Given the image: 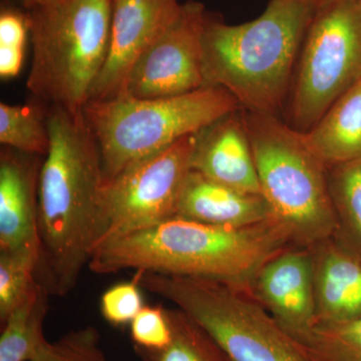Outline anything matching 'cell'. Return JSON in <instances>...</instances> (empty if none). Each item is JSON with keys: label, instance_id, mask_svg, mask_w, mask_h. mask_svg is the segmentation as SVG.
<instances>
[{"label": "cell", "instance_id": "obj_5", "mask_svg": "<svg viewBox=\"0 0 361 361\" xmlns=\"http://www.w3.org/2000/svg\"><path fill=\"white\" fill-rule=\"evenodd\" d=\"M261 192L272 218L290 234L294 245H316L338 231L330 195L329 166L303 133L279 116L242 109Z\"/></svg>", "mask_w": 361, "mask_h": 361}, {"label": "cell", "instance_id": "obj_7", "mask_svg": "<svg viewBox=\"0 0 361 361\" xmlns=\"http://www.w3.org/2000/svg\"><path fill=\"white\" fill-rule=\"evenodd\" d=\"M135 279L200 324L232 361H310L250 292L213 280L155 272H137Z\"/></svg>", "mask_w": 361, "mask_h": 361}, {"label": "cell", "instance_id": "obj_15", "mask_svg": "<svg viewBox=\"0 0 361 361\" xmlns=\"http://www.w3.org/2000/svg\"><path fill=\"white\" fill-rule=\"evenodd\" d=\"M310 249L317 323L361 318V255L336 235Z\"/></svg>", "mask_w": 361, "mask_h": 361}, {"label": "cell", "instance_id": "obj_12", "mask_svg": "<svg viewBox=\"0 0 361 361\" xmlns=\"http://www.w3.org/2000/svg\"><path fill=\"white\" fill-rule=\"evenodd\" d=\"M252 294L296 341L310 334L317 323L311 249L292 246L268 261Z\"/></svg>", "mask_w": 361, "mask_h": 361}, {"label": "cell", "instance_id": "obj_9", "mask_svg": "<svg viewBox=\"0 0 361 361\" xmlns=\"http://www.w3.org/2000/svg\"><path fill=\"white\" fill-rule=\"evenodd\" d=\"M195 135L133 164L104 185L97 247L176 218L192 170Z\"/></svg>", "mask_w": 361, "mask_h": 361}, {"label": "cell", "instance_id": "obj_21", "mask_svg": "<svg viewBox=\"0 0 361 361\" xmlns=\"http://www.w3.org/2000/svg\"><path fill=\"white\" fill-rule=\"evenodd\" d=\"M40 247L0 252V322L4 323L37 283Z\"/></svg>", "mask_w": 361, "mask_h": 361}, {"label": "cell", "instance_id": "obj_3", "mask_svg": "<svg viewBox=\"0 0 361 361\" xmlns=\"http://www.w3.org/2000/svg\"><path fill=\"white\" fill-rule=\"evenodd\" d=\"M316 0H270L256 20L229 25L207 20V87L227 90L243 110L279 116Z\"/></svg>", "mask_w": 361, "mask_h": 361}, {"label": "cell", "instance_id": "obj_20", "mask_svg": "<svg viewBox=\"0 0 361 361\" xmlns=\"http://www.w3.org/2000/svg\"><path fill=\"white\" fill-rule=\"evenodd\" d=\"M329 184L338 221L336 236L361 255V159L329 167Z\"/></svg>", "mask_w": 361, "mask_h": 361}, {"label": "cell", "instance_id": "obj_18", "mask_svg": "<svg viewBox=\"0 0 361 361\" xmlns=\"http://www.w3.org/2000/svg\"><path fill=\"white\" fill-rule=\"evenodd\" d=\"M51 293L37 281L25 301L1 324L0 361H30L45 338L44 324Z\"/></svg>", "mask_w": 361, "mask_h": 361}, {"label": "cell", "instance_id": "obj_2", "mask_svg": "<svg viewBox=\"0 0 361 361\" xmlns=\"http://www.w3.org/2000/svg\"><path fill=\"white\" fill-rule=\"evenodd\" d=\"M294 245L274 218L245 227H220L172 218L97 247L89 268L97 274L123 270L202 278L252 293L263 266Z\"/></svg>", "mask_w": 361, "mask_h": 361}, {"label": "cell", "instance_id": "obj_1", "mask_svg": "<svg viewBox=\"0 0 361 361\" xmlns=\"http://www.w3.org/2000/svg\"><path fill=\"white\" fill-rule=\"evenodd\" d=\"M51 145L39 175L37 280L51 295L77 286L99 245L104 186L101 155L84 111L51 106Z\"/></svg>", "mask_w": 361, "mask_h": 361}, {"label": "cell", "instance_id": "obj_24", "mask_svg": "<svg viewBox=\"0 0 361 361\" xmlns=\"http://www.w3.org/2000/svg\"><path fill=\"white\" fill-rule=\"evenodd\" d=\"M30 361H106L96 327L71 330L56 341L44 338Z\"/></svg>", "mask_w": 361, "mask_h": 361}, {"label": "cell", "instance_id": "obj_16", "mask_svg": "<svg viewBox=\"0 0 361 361\" xmlns=\"http://www.w3.org/2000/svg\"><path fill=\"white\" fill-rule=\"evenodd\" d=\"M220 227H245L272 217L262 195L243 193L197 171L188 175L176 218Z\"/></svg>", "mask_w": 361, "mask_h": 361}, {"label": "cell", "instance_id": "obj_17", "mask_svg": "<svg viewBox=\"0 0 361 361\" xmlns=\"http://www.w3.org/2000/svg\"><path fill=\"white\" fill-rule=\"evenodd\" d=\"M304 135L329 168L361 159V80L339 97Z\"/></svg>", "mask_w": 361, "mask_h": 361}, {"label": "cell", "instance_id": "obj_27", "mask_svg": "<svg viewBox=\"0 0 361 361\" xmlns=\"http://www.w3.org/2000/svg\"><path fill=\"white\" fill-rule=\"evenodd\" d=\"M130 325L134 346L161 349L172 339L166 308L161 306H144Z\"/></svg>", "mask_w": 361, "mask_h": 361}, {"label": "cell", "instance_id": "obj_19", "mask_svg": "<svg viewBox=\"0 0 361 361\" xmlns=\"http://www.w3.org/2000/svg\"><path fill=\"white\" fill-rule=\"evenodd\" d=\"M172 339L166 348L134 346L140 361H232L219 343L200 324L179 308L167 310Z\"/></svg>", "mask_w": 361, "mask_h": 361}, {"label": "cell", "instance_id": "obj_6", "mask_svg": "<svg viewBox=\"0 0 361 361\" xmlns=\"http://www.w3.org/2000/svg\"><path fill=\"white\" fill-rule=\"evenodd\" d=\"M240 109L227 90L211 85L176 97L137 99L123 94L87 102L84 115L99 147L106 185L133 164Z\"/></svg>", "mask_w": 361, "mask_h": 361}, {"label": "cell", "instance_id": "obj_26", "mask_svg": "<svg viewBox=\"0 0 361 361\" xmlns=\"http://www.w3.org/2000/svg\"><path fill=\"white\" fill-rule=\"evenodd\" d=\"M142 287L137 280L114 285L104 292L99 301L102 315L115 326L130 324L144 307Z\"/></svg>", "mask_w": 361, "mask_h": 361}, {"label": "cell", "instance_id": "obj_10", "mask_svg": "<svg viewBox=\"0 0 361 361\" xmlns=\"http://www.w3.org/2000/svg\"><path fill=\"white\" fill-rule=\"evenodd\" d=\"M205 8L198 2L179 13L142 54L130 73L126 94L137 99L180 96L207 87L204 73Z\"/></svg>", "mask_w": 361, "mask_h": 361}, {"label": "cell", "instance_id": "obj_11", "mask_svg": "<svg viewBox=\"0 0 361 361\" xmlns=\"http://www.w3.org/2000/svg\"><path fill=\"white\" fill-rule=\"evenodd\" d=\"M178 0H114L110 44L89 101H109L125 94L142 54L179 13Z\"/></svg>", "mask_w": 361, "mask_h": 361}, {"label": "cell", "instance_id": "obj_25", "mask_svg": "<svg viewBox=\"0 0 361 361\" xmlns=\"http://www.w3.org/2000/svg\"><path fill=\"white\" fill-rule=\"evenodd\" d=\"M30 32L27 18L14 11L0 16V75L4 80L20 73L25 59L26 39Z\"/></svg>", "mask_w": 361, "mask_h": 361}, {"label": "cell", "instance_id": "obj_4", "mask_svg": "<svg viewBox=\"0 0 361 361\" xmlns=\"http://www.w3.org/2000/svg\"><path fill=\"white\" fill-rule=\"evenodd\" d=\"M32 42L27 87L51 106L84 111L110 44L114 0H25Z\"/></svg>", "mask_w": 361, "mask_h": 361}, {"label": "cell", "instance_id": "obj_14", "mask_svg": "<svg viewBox=\"0 0 361 361\" xmlns=\"http://www.w3.org/2000/svg\"><path fill=\"white\" fill-rule=\"evenodd\" d=\"M192 170L243 193L262 195L242 109L195 135Z\"/></svg>", "mask_w": 361, "mask_h": 361}, {"label": "cell", "instance_id": "obj_28", "mask_svg": "<svg viewBox=\"0 0 361 361\" xmlns=\"http://www.w3.org/2000/svg\"><path fill=\"white\" fill-rule=\"evenodd\" d=\"M318 4V6H322L323 4H329V2L336 1V0H316Z\"/></svg>", "mask_w": 361, "mask_h": 361}, {"label": "cell", "instance_id": "obj_22", "mask_svg": "<svg viewBox=\"0 0 361 361\" xmlns=\"http://www.w3.org/2000/svg\"><path fill=\"white\" fill-rule=\"evenodd\" d=\"M297 341L310 361H361V318L317 323Z\"/></svg>", "mask_w": 361, "mask_h": 361}, {"label": "cell", "instance_id": "obj_13", "mask_svg": "<svg viewBox=\"0 0 361 361\" xmlns=\"http://www.w3.org/2000/svg\"><path fill=\"white\" fill-rule=\"evenodd\" d=\"M44 157L0 154V252L39 246V175Z\"/></svg>", "mask_w": 361, "mask_h": 361}, {"label": "cell", "instance_id": "obj_8", "mask_svg": "<svg viewBox=\"0 0 361 361\" xmlns=\"http://www.w3.org/2000/svg\"><path fill=\"white\" fill-rule=\"evenodd\" d=\"M361 80V0L318 7L304 37L285 104L288 123L310 132Z\"/></svg>", "mask_w": 361, "mask_h": 361}, {"label": "cell", "instance_id": "obj_23", "mask_svg": "<svg viewBox=\"0 0 361 361\" xmlns=\"http://www.w3.org/2000/svg\"><path fill=\"white\" fill-rule=\"evenodd\" d=\"M0 142L8 148L44 157L51 145L47 120L32 106L0 104Z\"/></svg>", "mask_w": 361, "mask_h": 361}]
</instances>
